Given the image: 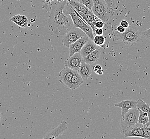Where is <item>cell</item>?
Instances as JSON below:
<instances>
[{
	"instance_id": "1",
	"label": "cell",
	"mask_w": 150,
	"mask_h": 139,
	"mask_svg": "<svg viewBox=\"0 0 150 139\" xmlns=\"http://www.w3.org/2000/svg\"><path fill=\"white\" fill-rule=\"evenodd\" d=\"M67 2V1L65 0L53 6L50 15V29L58 36H64L74 26L71 16L64 13Z\"/></svg>"
},
{
	"instance_id": "2",
	"label": "cell",
	"mask_w": 150,
	"mask_h": 139,
	"mask_svg": "<svg viewBox=\"0 0 150 139\" xmlns=\"http://www.w3.org/2000/svg\"><path fill=\"white\" fill-rule=\"evenodd\" d=\"M64 12L66 15H70L71 16L74 26L83 30L90 39L93 41L94 36L92 29L84 21L83 18L79 15L77 12L74 10L72 6L70 4L68 1L64 6Z\"/></svg>"
},
{
	"instance_id": "3",
	"label": "cell",
	"mask_w": 150,
	"mask_h": 139,
	"mask_svg": "<svg viewBox=\"0 0 150 139\" xmlns=\"http://www.w3.org/2000/svg\"><path fill=\"white\" fill-rule=\"evenodd\" d=\"M141 34L137 27L134 24L130 25L124 33L118 32L117 38L127 46H133L141 40Z\"/></svg>"
},
{
	"instance_id": "4",
	"label": "cell",
	"mask_w": 150,
	"mask_h": 139,
	"mask_svg": "<svg viewBox=\"0 0 150 139\" xmlns=\"http://www.w3.org/2000/svg\"><path fill=\"white\" fill-rule=\"evenodd\" d=\"M139 110L137 107L132 108L125 112L121 118V130L124 133L129 128L138 123Z\"/></svg>"
},
{
	"instance_id": "5",
	"label": "cell",
	"mask_w": 150,
	"mask_h": 139,
	"mask_svg": "<svg viewBox=\"0 0 150 139\" xmlns=\"http://www.w3.org/2000/svg\"><path fill=\"white\" fill-rule=\"evenodd\" d=\"M109 8L104 0H93L92 11L94 15L104 23H107L109 20Z\"/></svg>"
},
{
	"instance_id": "6",
	"label": "cell",
	"mask_w": 150,
	"mask_h": 139,
	"mask_svg": "<svg viewBox=\"0 0 150 139\" xmlns=\"http://www.w3.org/2000/svg\"><path fill=\"white\" fill-rule=\"evenodd\" d=\"M86 35V34L81 29L74 26L64 36L62 39V44L64 46L69 48L70 44L74 43L80 38Z\"/></svg>"
},
{
	"instance_id": "7",
	"label": "cell",
	"mask_w": 150,
	"mask_h": 139,
	"mask_svg": "<svg viewBox=\"0 0 150 139\" xmlns=\"http://www.w3.org/2000/svg\"><path fill=\"white\" fill-rule=\"evenodd\" d=\"M83 61V57L81 56L80 52H76L67 59L64 62V65L74 71H78Z\"/></svg>"
},
{
	"instance_id": "8",
	"label": "cell",
	"mask_w": 150,
	"mask_h": 139,
	"mask_svg": "<svg viewBox=\"0 0 150 139\" xmlns=\"http://www.w3.org/2000/svg\"><path fill=\"white\" fill-rule=\"evenodd\" d=\"M68 129V123L66 121H62L57 128L52 130L48 133L45 134L43 139H54L57 138Z\"/></svg>"
},
{
	"instance_id": "9",
	"label": "cell",
	"mask_w": 150,
	"mask_h": 139,
	"mask_svg": "<svg viewBox=\"0 0 150 139\" xmlns=\"http://www.w3.org/2000/svg\"><path fill=\"white\" fill-rule=\"evenodd\" d=\"M124 134L125 137H139L143 138V126L138 123L128 128Z\"/></svg>"
},
{
	"instance_id": "10",
	"label": "cell",
	"mask_w": 150,
	"mask_h": 139,
	"mask_svg": "<svg viewBox=\"0 0 150 139\" xmlns=\"http://www.w3.org/2000/svg\"><path fill=\"white\" fill-rule=\"evenodd\" d=\"M89 39H90L89 37L86 35L84 37L80 38L74 43L70 44L69 47L70 56H71L76 52H80L81 49L84 46V44H86V42Z\"/></svg>"
},
{
	"instance_id": "11",
	"label": "cell",
	"mask_w": 150,
	"mask_h": 139,
	"mask_svg": "<svg viewBox=\"0 0 150 139\" xmlns=\"http://www.w3.org/2000/svg\"><path fill=\"white\" fill-rule=\"evenodd\" d=\"M73 72L74 70L66 67L61 70L59 73V81L61 83L66 85L67 87H69L71 79L72 78Z\"/></svg>"
},
{
	"instance_id": "12",
	"label": "cell",
	"mask_w": 150,
	"mask_h": 139,
	"mask_svg": "<svg viewBox=\"0 0 150 139\" xmlns=\"http://www.w3.org/2000/svg\"><path fill=\"white\" fill-rule=\"evenodd\" d=\"M115 106L121 107V116H123L125 112H126L128 110L136 107L137 106V101L133 100H123L122 101L115 104Z\"/></svg>"
},
{
	"instance_id": "13",
	"label": "cell",
	"mask_w": 150,
	"mask_h": 139,
	"mask_svg": "<svg viewBox=\"0 0 150 139\" xmlns=\"http://www.w3.org/2000/svg\"><path fill=\"white\" fill-rule=\"evenodd\" d=\"M99 48H100V47L96 46L94 43L93 41L89 39L86 42V44H84V46L82 48L81 52H79L81 55V56L84 58L88 54H90L91 52L94 51L95 50L98 49Z\"/></svg>"
},
{
	"instance_id": "14",
	"label": "cell",
	"mask_w": 150,
	"mask_h": 139,
	"mask_svg": "<svg viewBox=\"0 0 150 139\" xmlns=\"http://www.w3.org/2000/svg\"><path fill=\"white\" fill-rule=\"evenodd\" d=\"M83 82L84 80L78 71H74L72 78L71 79L68 88L71 90H76L80 87L83 84Z\"/></svg>"
},
{
	"instance_id": "15",
	"label": "cell",
	"mask_w": 150,
	"mask_h": 139,
	"mask_svg": "<svg viewBox=\"0 0 150 139\" xmlns=\"http://www.w3.org/2000/svg\"><path fill=\"white\" fill-rule=\"evenodd\" d=\"M81 16V17L83 18L84 21L88 25H89L91 28L92 29L93 33H94L95 30L96 29L95 24L97 21L101 20L98 17H97L95 15L92 14H79Z\"/></svg>"
},
{
	"instance_id": "16",
	"label": "cell",
	"mask_w": 150,
	"mask_h": 139,
	"mask_svg": "<svg viewBox=\"0 0 150 139\" xmlns=\"http://www.w3.org/2000/svg\"><path fill=\"white\" fill-rule=\"evenodd\" d=\"M79 73L84 81H86L90 78L92 75V71L91 69V65L85 63L84 61L82 62L81 67L78 71Z\"/></svg>"
},
{
	"instance_id": "17",
	"label": "cell",
	"mask_w": 150,
	"mask_h": 139,
	"mask_svg": "<svg viewBox=\"0 0 150 139\" xmlns=\"http://www.w3.org/2000/svg\"><path fill=\"white\" fill-rule=\"evenodd\" d=\"M68 2L79 14L93 13L92 11L90 10L88 8H87L86 6H84L83 4L81 3L78 1H75L74 0H69Z\"/></svg>"
},
{
	"instance_id": "18",
	"label": "cell",
	"mask_w": 150,
	"mask_h": 139,
	"mask_svg": "<svg viewBox=\"0 0 150 139\" xmlns=\"http://www.w3.org/2000/svg\"><path fill=\"white\" fill-rule=\"evenodd\" d=\"M101 54V47L95 50L90 54L86 56L83 58V61L87 64L92 65L98 61V59L100 57Z\"/></svg>"
},
{
	"instance_id": "19",
	"label": "cell",
	"mask_w": 150,
	"mask_h": 139,
	"mask_svg": "<svg viewBox=\"0 0 150 139\" xmlns=\"http://www.w3.org/2000/svg\"><path fill=\"white\" fill-rule=\"evenodd\" d=\"M10 20L22 28H26L28 24L27 18L23 15H15L12 17Z\"/></svg>"
},
{
	"instance_id": "20",
	"label": "cell",
	"mask_w": 150,
	"mask_h": 139,
	"mask_svg": "<svg viewBox=\"0 0 150 139\" xmlns=\"http://www.w3.org/2000/svg\"><path fill=\"white\" fill-rule=\"evenodd\" d=\"M138 109L142 110L144 113H147L149 121L146 125H150V106L149 104L142 100L141 99H139L137 100V106Z\"/></svg>"
},
{
	"instance_id": "21",
	"label": "cell",
	"mask_w": 150,
	"mask_h": 139,
	"mask_svg": "<svg viewBox=\"0 0 150 139\" xmlns=\"http://www.w3.org/2000/svg\"><path fill=\"white\" fill-rule=\"evenodd\" d=\"M139 119H138V123L143 125V127H145L146 125L147 124L149 121V118L147 115V113H144L142 110L139 109Z\"/></svg>"
},
{
	"instance_id": "22",
	"label": "cell",
	"mask_w": 150,
	"mask_h": 139,
	"mask_svg": "<svg viewBox=\"0 0 150 139\" xmlns=\"http://www.w3.org/2000/svg\"><path fill=\"white\" fill-rule=\"evenodd\" d=\"M93 42L98 47H102L104 48V44L105 42V39L104 38V37L102 35H95L93 39Z\"/></svg>"
},
{
	"instance_id": "23",
	"label": "cell",
	"mask_w": 150,
	"mask_h": 139,
	"mask_svg": "<svg viewBox=\"0 0 150 139\" xmlns=\"http://www.w3.org/2000/svg\"><path fill=\"white\" fill-rule=\"evenodd\" d=\"M78 2L83 4L86 6L90 10L92 11L93 6V0H78Z\"/></svg>"
},
{
	"instance_id": "24",
	"label": "cell",
	"mask_w": 150,
	"mask_h": 139,
	"mask_svg": "<svg viewBox=\"0 0 150 139\" xmlns=\"http://www.w3.org/2000/svg\"><path fill=\"white\" fill-rule=\"evenodd\" d=\"M143 138L150 139V125H146L143 127Z\"/></svg>"
},
{
	"instance_id": "25",
	"label": "cell",
	"mask_w": 150,
	"mask_h": 139,
	"mask_svg": "<svg viewBox=\"0 0 150 139\" xmlns=\"http://www.w3.org/2000/svg\"><path fill=\"white\" fill-rule=\"evenodd\" d=\"M93 70L98 75H102L103 73V70L100 65H96L93 67Z\"/></svg>"
},
{
	"instance_id": "26",
	"label": "cell",
	"mask_w": 150,
	"mask_h": 139,
	"mask_svg": "<svg viewBox=\"0 0 150 139\" xmlns=\"http://www.w3.org/2000/svg\"><path fill=\"white\" fill-rule=\"evenodd\" d=\"M104 24H105V23L103 22L102 20H100L97 21L96 23V24H95L96 28V29H98V28L103 29L104 27Z\"/></svg>"
},
{
	"instance_id": "27",
	"label": "cell",
	"mask_w": 150,
	"mask_h": 139,
	"mask_svg": "<svg viewBox=\"0 0 150 139\" xmlns=\"http://www.w3.org/2000/svg\"><path fill=\"white\" fill-rule=\"evenodd\" d=\"M145 38L147 39H150V28L149 29H147V30L143 32H142L141 34Z\"/></svg>"
},
{
	"instance_id": "28",
	"label": "cell",
	"mask_w": 150,
	"mask_h": 139,
	"mask_svg": "<svg viewBox=\"0 0 150 139\" xmlns=\"http://www.w3.org/2000/svg\"><path fill=\"white\" fill-rule=\"evenodd\" d=\"M95 35H102L103 34V29H100V28H98L95 30V32L94 33Z\"/></svg>"
},
{
	"instance_id": "29",
	"label": "cell",
	"mask_w": 150,
	"mask_h": 139,
	"mask_svg": "<svg viewBox=\"0 0 150 139\" xmlns=\"http://www.w3.org/2000/svg\"><path fill=\"white\" fill-rule=\"evenodd\" d=\"M126 29H125L123 26H121V25L118 26L117 28V31H118V33H124V32L126 31Z\"/></svg>"
},
{
	"instance_id": "30",
	"label": "cell",
	"mask_w": 150,
	"mask_h": 139,
	"mask_svg": "<svg viewBox=\"0 0 150 139\" xmlns=\"http://www.w3.org/2000/svg\"><path fill=\"white\" fill-rule=\"evenodd\" d=\"M120 25L123 26L125 29H127L129 27V23L126 20H122L120 23Z\"/></svg>"
},
{
	"instance_id": "31",
	"label": "cell",
	"mask_w": 150,
	"mask_h": 139,
	"mask_svg": "<svg viewBox=\"0 0 150 139\" xmlns=\"http://www.w3.org/2000/svg\"><path fill=\"white\" fill-rule=\"evenodd\" d=\"M105 2V3H107V5L109 7L112 6L113 4H114V1L115 0H104Z\"/></svg>"
},
{
	"instance_id": "32",
	"label": "cell",
	"mask_w": 150,
	"mask_h": 139,
	"mask_svg": "<svg viewBox=\"0 0 150 139\" xmlns=\"http://www.w3.org/2000/svg\"><path fill=\"white\" fill-rule=\"evenodd\" d=\"M3 118V113L0 112V121L1 120V119H2Z\"/></svg>"
},
{
	"instance_id": "33",
	"label": "cell",
	"mask_w": 150,
	"mask_h": 139,
	"mask_svg": "<svg viewBox=\"0 0 150 139\" xmlns=\"http://www.w3.org/2000/svg\"><path fill=\"white\" fill-rule=\"evenodd\" d=\"M44 1H45V3H47V4H50L51 1V0H44Z\"/></svg>"
},
{
	"instance_id": "34",
	"label": "cell",
	"mask_w": 150,
	"mask_h": 139,
	"mask_svg": "<svg viewBox=\"0 0 150 139\" xmlns=\"http://www.w3.org/2000/svg\"><path fill=\"white\" fill-rule=\"evenodd\" d=\"M53 1H54V0H51V2H52ZM57 1H58V2H62V1H65V0H57ZM66 1H68L69 0H66Z\"/></svg>"
},
{
	"instance_id": "35",
	"label": "cell",
	"mask_w": 150,
	"mask_h": 139,
	"mask_svg": "<svg viewBox=\"0 0 150 139\" xmlns=\"http://www.w3.org/2000/svg\"><path fill=\"white\" fill-rule=\"evenodd\" d=\"M74 1H78V0H74Z\"/></svg>"
}]
</instances>
